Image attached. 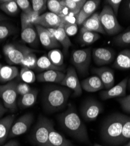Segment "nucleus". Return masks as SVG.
Returning <instances> with one entry per match:
<instances>
[{
  "label": "nucleus",
  "mask_w": 130,
  "mask_h": 146,
  "mask_svg": "<svg viewBox=\"0 0 130 146\" xmlns=\"http://www.w3.org/2000/svg\"><path fill=\"white\" fill-rule=\"evenodd\" d=\"M58 121L70 136L80 142L90 143L86 126L72 104H68L66 110L58 116Z\"/></svg>",
  "instance_id": "obj_1"
},
{
  "label": "nucleus",
  "mask_w": 130,
  "mask_h": 146,
  "mask_svg": "<svg viewBox=\"0 0 130 146\" xmlns=\"http://www.w3.org/2000/svg\"><path fill=\"white\" fill-rule=\"evenodd\" d=\"M72 91L62 86H46L43 90L42 99L45 111L53 113L63 110L67 106Z\"/></svg>",
  "instance_id": "obj_2"
},
{
  "label": "nucleus",
  "mask_w": 130,
  "mask_h": 146,
  "mask_svg": "<svg viewBox=\"0 0 130 146\" xmlns=\"http://www.w3.org/2000/svg\"><path fill=\"white\" fill-rule=\"evenodd\" d=\"M125 115L116 113L106 118L103 121L100 135L102 140L111 146H119Z\"/></svg>",
  "instance_id": "obj_3"
},
{
  "label": "nucleus",
  "mask_w": 130,
  "mask_h": 146,
  "mask_svg": "<svg viewBox=\"0 0 130 146\" xmlns=\"http://www.w3.org/2000/svg\"><path fill=\"white\" fill-rule=\"evenodd\" d=\"M53 126L51 120L40 115L31 136L33 143L38 146H48L50 130Z\"/></svg>",
  "instance_id": "obj_4"
},
{
  "label": "nucleus",
  "mask_w": 130,
  "mask_h": 146,
  "mask_svg": "<svg viewBox=\"0 0 130 146\" xmlns=\"http://www.w3.org/2000/svg\"><path fill=\"white\" fill-rule=\"evenodd\" d=\"M3 52L7 62L9 64H21L23 60L35 50L19 43H7L4 46Z\"/></svg>",
  "instance_id": "obj_5"
},
{
  "label": "nucleus",
  "mask_w": 130,
  "mask_h": 146,
  "mask_svg": "<svg viewBox=\"0 0 130 146\" xmlns=\"http://www.w3.org/2000/svg\"><path fill=\"white\" fill-rule=\"evenodd\" d=\"M100 19L105 33L109 36L117 35L123 29L113 9L108 5L103 7L100 14Z\"/></svg>",
  "instance_id": "obj_6"
},
{
  "label": "nucleus",
  "mask_w": 130,
  "mask_h": 146,
  "mask_svg": "<svg viewBox=\"0 0 130 146\" xmlns=\"http://www.w3.org/2000/svg\"><path fill=\"white\" fill-rule=\"evenodd\" d=\"M17 82L11 81L4 85H0V98L8 110L14 112L17 109Z\"/></svg>",
  "instance_id": "obj_7"
},
{
  "label": "nucleus",
  "mask_w": 130,
  "mask_h": 146,
  "mask_svg": "<svg viewBox=\"0 0 130 146\" xmlns=\"http://www.w3.org/2000/svg\"><path fill=\"white\" fill-rule=\"evenodd\" d=\"M91 59V48H83L74 50L71 56V63L80 75L88 74Z\"/></svg>",
  "instance_id": "obj_8"
},
{
  "label": "nucleus",
  "mask_w": 130,
  "mask_h": 146,
  "mask_svg": "<svg viewBox=\"0 0 130 146\" xmlns=\"http://www.w3.org/2000/svg\"><path fill=\"white\" fill-rule=\"evenodd\" d=\"M103 111L101 103L94 99H89L82 105L81 114L85 120L91 121L95 120Z\"/></svg>",
  "instance_id": "obj_9"
},
{
  "label": "nucleus",
  "mask_w": 130,
  "mask_h": 146,
  "mask_svg": "<svg viewBox=\"0 0 130 146\" xmlns=\"http://www.w3.org/2000/svg\"><path fill=\"white\" fill-rule=\"evenodd\" d=\"M61 86L65 87L73 92V95L75 97L82 94L81 83L79 81L76 69L73 66H70L66 70L65 77L60 84Z\"/></svg>",
  "instance_id": "obj_10"
},
{
  "label": "nucleus",
  "mask_w": 130,
  "mask_h": 146,
  "mask_svg": "<svg viewBox=\"0 0 130 146\" xmlns=\"http://www.w3.org/2000/svg\"><path fill=\"white\" fill-rule=\"evenodd\" d=\"M33 121V115L31 113H27L21 116L12 126L8 138L12 139L25 133Z\"/></svg>",
  "instance_id": "obj_11"
},
{
  "label": "nucleus",
  "mask_w": 130,
  "mask_h": 146,
  "mask_svg": "<svg viewBox=\"0 0 130 146\" xmlns=\"http://www.w3.org/2000/svg\"><path fill=\"white\" fill-rule=\"evenodd\" d=\"M91 56L94 63L101 66L112 63L115 58V53L111 48L98 47L93 48Z\"/></svg>",
  "instance_id": "obj_12"
},
{
  "label": "nucleus",
  "mask_w": 130,
  "mask_h": 146,
  "mask_svg": "<svg viewBox=\"0 0 130 146\" xmlns=\"http://www.w3.org/2000/svg\"><path fill=\"white\" fill-rule=\"evenodd\" d=\"M64 24L63 19L51 12H46L38 17L35 25H39L47 29H54L63 27Z\"/></svg>",
  "instance_id": "obj_13"
},
{
  "label": "nucleus",
  "mask_w": 130,
  "mask_h": 146,
  "mask_svg": "<svg viewBox=\"0 0 130 146\" xmlns=\"http://www.w3.org/2000/svg\"><path fill=\"white\" fill-rule=\"evenodd\" d=\"M35 27L37 31L41 43L46 49L52 50L61 46L48 29L37 25Z\"/></svg>",
  "instance_id": "obj_14"
},
{
  "label": "nucleus",
  "mask_w": 130,
  "mask_h": 146,
  "mask_svg": "<svg viewBox=\"0 0 130 146\" xmlns=\"http://www.w3.org/2000/svg\"><path fill=\"white\" fill-rule=\"evenodd\" d=\"M128 81V78H126L112 88L105 91H102L100 94L101 100L105 101L111 98H119L125 96Z\"/></svg>",
  "instance_id": "obj_15"
},
{
  "label": "nucleus",
  "mask_w": 130,
  "mask_h": 146,
  "mask_svg": "<svg viewBox=\"0 0 130 146\" xmlns=\"http://www.w3.org/2000/svg\"><path fill=\"white\" fill-rule=\"evenodd\" d=\"M91 71L100 78L106 90H109L114 87L115 78L114 72L112 69L107 67H102L93 68Z\"/></svg>",
  "instance_id": "obj_16"
},
{
  "label": "nucleus",
  "mask_w": 130,
  "mask_h": 146,
  "mask_svg": "<svg viewBox=\"0 0 130 146\" xmlns=\"http://www.w3.org/2000/svg\"><path fill=\"white\" fill-rule=\"evenodd\" d=\"M65 77V74L59 70H47L40 72L37 80L41 82H53L61 84Z\"/></svg>",
  "instance_id": "obj_17"
},
{
  "label": "nucleus",
  "mask_w": 130,
  "mask_h": 146,
  "mask_svg": "<svg viewBox=\"0 0 130 146\" xmlns=\"http://www.w3.org/2000/svg\"><path fill=\"white\" fill-rule=\"evenodd\" d=\"M80 30L106 34L100 22V14L98 13L92 14L83 24Z\"/></svg>",
  "instance_id": "obj_18"
},
{
  "label": "nucleus",
  "mask_w": 130,
  "mask_h": 146,
  "mask_svg": "<svg viewBox=\"0 0 130 146\" xmlns=\"http://www.w3.org/2000/svg\"><path fill=\"white\" fill-rule=\"evenodd\" d=\"M81 87L82 90L89 92H95L104 88V84L97 76H93L83 80Z\"/></svg>",
  "instance_id": "obj_19"
},
{
  "label": "nucleus",
  "mask_w": 130,
  "mask_h": 146,
  "mask_svg": "<svg viewBox=\"0 0 130 146\" xmlns=\"http://www.w3.org/2000/svg\"><path fill=\"white\" fill-rule=\"evenodd\" d=\"M15 116L9 115L0 119V145H3L8 137Z\"/></svg>",
  "instance_id": "obj_20"
},
{
  "label": "nucleus",
  "mask_w": 130,
  "mask_h": 146,
  "mask_svg": "<svg viewBox=\"0 0 130 146\" xmlns=\"http://www.w3.org/2000/svg\"><path fill=\"white\" fill-rule=\"evenodd\" d=\"M51 34L54 36V38L61 44L63 48L64 53H67L69 48L72 46V43L71 42L69 37L66 33L63 27H59L54 29H48Z\"/></svg>",
  "instance_id": "obj_21"
},
{
  "label": "nucleus",
  "mask_w": 130,
  "mask_h": 146,
  "mask_svg": "<svg viewBox=\"0 0 130 146\" xmlns=\"http://www.w3.org/2000/svg\"><path fill=\"white\" fill-rule=\"evenodd\" d=\"M21 37L25 43L32 47H36L39 43V37L35 27H28L21 30Z\"/></svg>",
  "instance_id": "obj_22"
},
{
  "label": "nucleus",
  "mask_w": 130,
  "mask_h": 146,
  "mask_svg": "<svg viewBox=\"0 0 130 146\" xmlns=\"http://www.w3.org/2000/svg\"><path fill=\"white\" fill-rule=\"evenodd\" d=\"M48 146H74L70 140L57 131L54 126L50 130Z\"/></svg>",
  "instance_id": "obj_23"
},
{
  "label": "nucleus",
  "mask_w": 130,
  "mask_h": 146,
  "mask_svg": "<svg viewBox=\"0 0 130 146\" xmlns=\"http://www.w3.org/2000/svg\"><path fill=\"white\" fill-rule=\"evenodd\" d=\"M113 67L119 70L130 69V50L124 49L118 54Z\"/></svg>",
  "instance_id": "obj_24"
},
{
  "label": "nucleus",
  "mask_w": 130,
  "mask_h": 146,
  "mask_svg": "<svg viewBox=\"0 0 130 146\" xmlns=\"http://www.w3.org/2000/svg\"><path fill=\"white\" fill-rule=\"evenodd\" d=\"M19 74L17 67L14 66H4L0 70V82L5 83L13 81Z\"/></svg>",
  "instance_id": "obj_25"
},
{
  "label": "nucleus",
  "mask_w": 130,
  "mask_h": 146,
  "mask_svg": "<svg viewBox=\"0 0 130 146\" xmlns=\"http://www.w3.org/2000/svg\"><path fill=\"white\" fill-rule=\"evenodd\" d=\"M37 71L43 72L47 70H59L63 71L65 70V66L57 67L55 66L49 60L48 56L45 54L41 56L37 62L36 68Z\"/></svg>",
  "instance_id": "obj_26"
},
{
  "label": "nucleus",
  "mask_w": 130,
  "mask_h": 146,
  "mask_svg": "<svg viewBox=\"0 0 130 146\" xmlns=\"http://www.w3.org/2000/svg\"><path fill=\"white\" fill-rule=\"evenodd\" d=\"M38 94V90L32 89L29 92L21 96L18 101V106L19 108L25 109L34 105L37 100Z\"/></svg>",
  "instance_id": "obj_27"
},
{
  "label": "nucleus",
  "mask_w": 130,
  "mask_h": 146,
  "mask_svg": "<svg viewBox=\"0 0 130 146\" xmlns=\"http://www.w3.org/2000/svg\"><path fill=\"white\" fill-rule=\"evenodd\" d=\"M40 15L35 13L32 10L29 13H23L21 14V30L24 29L28 27H35V23L38 17Z\"/></svg>",
  "instance_id": "obj_28"
},
{
  "label": "nucleus",
  "mask_w": 130,
  "mask_h": 146,
  "mask_svg": "<svg viewBox=\"0 0 130 146\" xmlns=\"http://www.w3.org/2000/svg\"><path fill=\"white\" fill-rule=\"evenodd\" d=\"M100 38V35L96 32L80 30L79 41L82 46L92 44Z\"/></svg>",
  "instance_id": "obj_29"
},
{
  "label": "nucleus",
  "mask_w": 130,
  "mask_h": 146,
  "mask_svg": "<svg viewBox=\"0 0 130 146\" xmlns=\"http://www.w3.org/2000/svg\"><path fill=\"white\" fill-rule=\"evenodd\" d=\"M62 3L70 14H77L82 9L86 3V0H61Z\"/></svg>",
  "instance_id": "obj_30"
},
{
  "label": "nucleus",
  "mask_w": 130,
  "mask_h": 146,
  "mask_svg": "<svg viewBox=\"0 0 130 146\" xmlns=\"http://www.w3.org/2000/svg\"><path fill=\"white\" fill-rule=\"evenodd\" d=\"M0 9L9 16L14 17L17 15L20 11L15 0H7L0 4Z\"/></svg>",
  "instance_id": "obj_31"
},
{
  "label": "nucleus",
  "mask_w": 130,
  "mask_h": 146,
  "mask_svg": "<svg viewBox=\"0 0 130 146\" xmlns=\"http://www.w3.org/2000/svg\"><path fill=\"white\" fill-rule=\"evenodd\" d=\"M16 31L15 26L7 21L0 22V41L13 35Z\"/></svg>",
  "instance_id": "obj_32"
},
{
  "label": "nucleus",
  "mask_w": 130,
  "mask_h": 146,
  "mask_svg": "<svg viewBox=\"0 0 130 146\" xmlns=\"http://www.w3.org/2000/svg\"><path fill=\"white\" fill-rule=\"evenodd\" d=\"M47 56L55 66L57 67L64 66V57L61 50L58 48L52 49L48 52Z\"/></svg>",
  "instance_id": "obj_33"
},
{
  "label": "nucleus",
  "mask_w": 130,
  "mask_h": 146,
  "mask_svg": "<svg viewBox=\"0 0 130 146\" xmlns=\"http://www.w3.org/2000/svg\"><path fill=\"white\" fill-rule=\"evenodd\" d=\"M47 8L49 9L51 13L62 18L64 7L61 0H48L47 1Z\"/></svg>",
  "instance_id": "obj_34"
},
{
  "label": "nucleus",
  "mask_w": 130,
  "mask_h": 146,
  "mask_svg": "<svg viewBox=\"0 0 130 146\" xmlns=\"http://www.w3.org/2000/svg\"><path fill=\"white\" fill-rule=\"evenodd\" d=\"M19 76L22 81L27 84L34 83L37 80V76L33 70L27 67H22Z\"/></svg>",
  "instance_id": "obj_35"
},
{
  "label": "nucleus",
  "mask_w": 130,
  "mask_h": 146,
  "mask_svg": "<svg viewBox=\"0 0 130 146\" xmlns=\"http://www.w3.org/2000/svg\"><path fill=\"white\" fill-rule=\"evenodd\" d=\"M130 140V116H125L119 145L125 144Z\"/></svg>",
  "instance_id": "obj_36"
},
{
  "label": "nucleus",
  "mask_w": 130,
  "mask_h": 146,
  "mask_svg": "<svg viewBox=\"0 0 130 146\" xmlns=\"http://www.w3.org/2000/svg\"><path fill=\"white\" fill-rule=\"evenodd\" d=\"M114 43L120 46H124L130 44V29L115 36L113 39Z\"/></svg>",
  "instance_id": "obj_37"
},
{
  "label": "nucleus",
  "mask_w": 130,
  "mask_h": 146,
  "mask_svg": "<svg viewBox=\"0 0 130 146\" xmlns=\"http://www.w3.org/2000/svg\"><path fill=\"white\" fill-rule=\"evenodd\" d=\"M38 59L37 56L34 53H31L28 54L22 62L21 66L22 67H27L31 70L36 68Z\"/></svg>",
  "instance_id": "obj_38"
},
{
  "label": "nucleus",
  "mask_w": 130,
  "mask_h": 146,
  "mask_svg": "<svg viewBox=\"0 0 130 146\" xmlns=\"http://www.w3.org/2000/svg\"><path fill=\"white\" fill-rule=\"evenodd\" d=\"M100 3V1H98V0H88L86 1L82 9L85 13L91 16L92 14L95 13V11L99 6Z\"/></svg>",
  "instance_id": "obj_39"
},
{
  "label": "nucleus",
  "mask_w": 130,
  "mask_h": 146,
  "mask_svg": "<svg viewBox=\"0 0 130 146\" xmlns=\"http://www.w3.org/2000/svg\"><path fill=\"white\" fill-rule=\"evenodd\" d=\"M31 5L32 10L39 15L44 13L47 8L46 0H32Z\"/></svg>",
  "instance_id": "obj_40"
},
{
  "label": "nucleus",
  "mask_w": 130,
  "mask_h": 146,
  "mask_svg": "<svg viewBox=\"0 0 130 146\" xmlns=\"http://www.w3.org/2000/svg\"><path fill=\"white\" fill-rule=\"evenodd\" d=\"M63 28L68 36H73L75 35L78 31V26L76 22L65 21Z\"/></svg>",
  "instance_id": "obj_41"
},
{
  "label": "nucleus",
  "mask_w": 130,
  "mask_h": 146,
  "mask_svg": "<svg viewBox=\"0 0 130 146\" xmlns=\"http://www.w3.org/2000/svg\"><path fill=\"white\" fill-rule=\"evenodd\" d=\"M117 101L119 102L125 112L130 113V95L117 98Z\"/></svg>",
  "instance_id": "obj_42"
},
{
  "label": "nucleus",
  "mask_w": 130,
  "mask_h": 146,
  "mask_svg": "<svg viewBox=\"0 0 130 146\" xmlns=\"http://www.w3.org/2000/svg\"><path fill=\"white\" fill-rule=\"evenodd\" d=\"M15 1L23 13H29L32 11V5L28 0H15Z\"/></svg>",
  "instance_id": "obj_43"
},
{
  "label": "nucleus",
  "mask_w": 130,
  "mask_h": 146,
  "mask_svg": "<svg viewBox=\"0 0 130 146\" xmlns=\"http://www.w3.org/2000/svg\"><path fill=\"white\" fill-rule=\"evenodd\" d=\"M32 90L28 84L25 82L18 83L17 85V91L18 95L22 96L29 92Z\"/></svg>",
  "instance_id": "obj_44"
},
{
  "label": "nucleus",
  "mask_w": 130,
  "mask_h": 146,
  "mask_svg": "<svg viewBox=\"0 0 130 146\" xmlns=\"http://www.w3.org/2000/svg\"><path fill=\"white\" fill-rule=\"evenodd\" d=\"M90 16L85 13L82 9L79 11L77 14L75 15L76 23L77 26H82L83 23L90 17Z\"/></svg>",
  "instance_id": "obj_45"
},
{
  "label": "nucleus",
  "mask_w": 130,
  "mask_h": 146,
  "mask_svg": "<svg viewBox=\"0 0 130 146\" xmlns=\"http://www.w3.org/2000/svg\"><path fill=\"white\" fill-rule=\"evenodd\" d=\"M105 2L111 8L115 16H117L120 4L123 2L121 0H107L105 1Z\"/></svg>",
  "instance_id": "obj_46"
},
{
  "label": "nucleus",
  "mask_w": 130,
  "mask_h": 146,
  "mask_svg": "<svg viewBox=\"0 0 130 146\" xmlns=\"http://www.w3.org/2000/svg\"><path fill=\"white\" fill-rule=\"evenodd\" d=\"M8 111V109L5 108L4 105L0 102V119Z\"/></svg>",
  "instance_id": "obj_47"
},
{
  "label": "nucleus",
  "mask_w": 130,
  "mask_h": 146,
  "mask_svg": "<svg viewBox=\"0 0 130 146\" xmlns=\"http://www.w3.org/2000/svg\"><path fill=\"white\" fill-rule=\"evenodd\" d=\"M19 143L15 140H11L2 146H19Z\"/></svg>",
  "instance_id": "obj_48"
},
{
  "label": "nucleus",
  "mask_w": 130,
  "mask_h": 146,
  "mask_svg": "<svg viewBox=\"0 0 130 146\" xmlns=\"http://www.w3.org/2000/svg\"><path fill=\"white\" fill-rule=\"evenodd\" d=\"M125 8H126V11H127V13L129 15H130V1H125Z\"/></svg>",
  "instance_id": "obj_49"
},
{
  "label": "nucleus",
  "mask_w": 130,
  "mask_h": 146,
  "mask_svg": "<svg viewBox=\"0 0 130 146\" xmlns=\"http://www.w3.org/2000/svg\"><path fill=\"white\" fill-rule=\"evenodd\" d=\"M8 19V18L7 16H5L4 14L0 13V22L6 21Z\"/></svg>",
  "instance_id": "obj_50"
},
{
  "label": "nucleus",
  "mask_w": 130,
  "mask_h": 146,
  "mask_svg": "<svg viewBox=\"0 0 130 146\" xmlns=\"http://www.w3.org/2000/svg\"><path fill=\"white\" fill-rule=\"evenodd\" d=\"M128 88L130 90V78H129V81H128Z\"/></svg>",
  "instance_id": "obj_51"
},
{
  "label": "nucleus",
  "mask_w": 130,
  "mask_h": 146,
  "mask_svg": "<svg viewBox=\"0 0 130 146\" xmlns=\"http://www.w3.org/2000/svg\"><path fill=\"white\" fill-rule=\"evenodd\" d=\"M126 144L127 145V146H130V141L129 142H128Z\"/></svg>",
  "instance_id": "obj_52"
},
{
  "label": "nucleus",
  "mask_w": 130,
  "mask_h": 146,
  "mask_svg": "<svg viewBox=\"0 0 130 146\" xmlns=\"http://www.w3.org/2000/svg\"><path fill=\"white\" fill-rule=\"evenodd\" d=\"M93 146H102V145H99V144H94Z\"/></svg>",
  "instance_id": "obj_53"
},
{
  "label": "nucleus",
  "mask_w": 130,
  "mask_h": 146,
  "mask_svg": "<svg viewBox=\"0 0 130 146\" xmlns=\"http://www.w3.org/2000/svg\"><path fill=\"white\" fill-rule=\"evenodd\" d=\"M2 67H3V66L1 65V63H0V70H1V68H2Z\"/></svg>",
  "instance_id": "obj_54"
},
{
  "label": "nucleus",
  "mask_w": 130,
  "mask_h": 146,
  "mask_svg": "<svg viewBox=\"0 0 130 146\" xmlns=\"http://www.w3.org/2000/svg\"><path fill=\"white\" fill-rule=\"evenodd\" d=\"M4 1H0V4H1Z\"/></svg>",
  "instance_id": "obj_55"
},
{
  "label": "nucleus",
  "mask_w": 130,
  "mask_h": 146,
  "mask_svg": "<svg viewBox=\"0 0 130 146\" xmlns=\"http://www.w3.org/2000/svg\"><path fill=\"white\" fill-rule=\"evenodd\" d=\"M124 146H127V144H125Z\"/></svg>",
  "instance_id": "obj_56"
}]
</instances>
